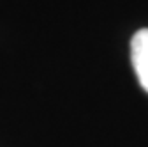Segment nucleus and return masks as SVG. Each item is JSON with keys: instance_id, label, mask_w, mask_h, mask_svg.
Returning a JSON list of instances; mask_svg holds the SVG:
<instances>
[{"instance_id": "obj_1", "label": "nucleus", "mask_w": 148, "mask_h": 147, "mask_svg": "<svg viewBox=\"0 0 148 147\" xmlns=\"http://www.w3.org/2000/svg\"><path fill=\"white\" fill-rule=\"evenodd\" d=\"M131 60L141 87L148 92V28H141L132 35Z\"/></svg>"}]
</instances>
